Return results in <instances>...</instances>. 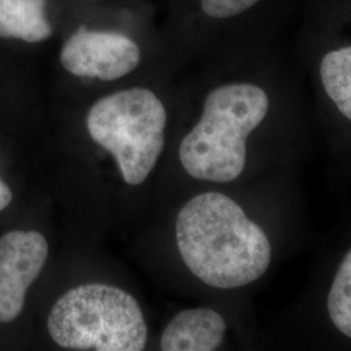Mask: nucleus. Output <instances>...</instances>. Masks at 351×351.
Listing matches in <instances>:
<instances>
[{
    "mask_svg": "<svg viewBox=\"0 0 351 351\" xmlns=\"http://www.w3.org/2000/svg\"><path fill=\"white\" fill-rule=\"evenodd\" d=\"M176 239L189 271L213 288L246 287L263 276L272 259L263 229L221 193H203L181 208Z\"/></svg>",
    "mask_w": 351,
    "mask_h": 351,
    "instance_id": "1",
    "label": "nucleus"
},
{
    "mask_svg": "<svg viewBox=\"0 0 351 351\" xmlns=\"http://www.w3.org/2000/svg\"><path fill=\"white\" fill-rule=\"evenodd\" d=\"M268 110V95L256 85L230 84L213 90L199 121L180 145L184 169L203 181L237 180L246 165L247 137Z\"/></svg>",
    "mask_w": 351,
    "mask_h": 351,
    "instance_id": "2",
    "label": "nucleus"
},
{
    "mask_svg": "<svg viewBox=\"0 0 351 351\" xmlns=\"http://www.w3.org/2000/svg\"><path fill=\"white\" fill-rule=\"evenodd\" d=\"M47 328L52 339L69 350L139 351L147 342L138 302L106 284L66 291L51 308Z\"/></svg>",
    "mask_w": 351,
    "mask_h": 351,
    "instance_id": "3",
    "label": "nucleus"
},
{
    "mask_svg": "<svg viewBox=\"0 0 351 351\" xmlns=\"http://www.w3.org/2000/svg\"><path fill=\"white\" fill-rule=\"evenodd\" d=\"M167 112L147 88H133L97 101L88 111V134L112 154L126 184H142L164 146Z\"/></svg>",
    "mask_w": 351,
    "mask_h": 351,
    "instance_id": "4",
    "label": "nucleus"
},
{
    "mask_svg": "<svg viewBox=\"0 0 351 351\" xmlns=\"http://www.w3.org/2000/svg\"><path fill=\"white\" fill-rule=\"evenodd\" d=\"M141 51L134 40L120 33L80 29L60 53L65 71L78 77L113 81L138 66Z\"/></svg>",
    "mask_w": 351,
    "mask_h": 351,
    "instance_id": "5",
    "label": "nucleus"
},
{
    "mask_svg": "<svg viewBox=\"0 0 351 351\" xmlns=\"http://www.w3.org/2000/svg\"><path fill=\"white\" fill-rule=\"evenodd\" d=\"M49 256V243L36 230H13L0 239V323L21 314L26 293Z\"/></svg>",
    "mask_w": 351,
    "mask_h": 351,
    "instance_id": "6",
    "label": "nucleus"
},
{
    "mask_svg": "<svg viewBox=\"0 0 351 351\" xmlns=\"http://www.w3.org/2000/svg\"><path fill=\"white\" fill-rule=\"evenodd\" d=\"M224 317L211 308L181 311L165 326L160 339L164 351H213L224 341Z\"/></svg>",
    "mask_w": 351,
    "mask_h": 351,
    "instance_id": "7",
    "label": "nucleus"
},
{
    "mask_svg": "<svg viewBox=\"0 0 351 351\" xmlns=\"http://www.w3.org/2000/svg\"><path fill=\"white\" fill-rule=\"evenodd\" d=\"M47 0H0V37L37 43L51 37Z\"/></svg>",
    "mask_w": 351,
    "mask_h": 351,
    "instance_id": "8",
    "label": "nucleus"
},
{
    "mask_svg": "<svg viewBox=\"0 0 351 351\" xmlns=\"http://www.w3.org/2000/svg\"><path fill=\"white\" fill-rule=\"evenodd\" d=\"M320 78L326 95L351 120V46L326 53L320 64Z\"/></svg>",
    "mask_w": 351,
    "mask_h": 351,
    "instance_id": "9",
    "label": "nucleus"
},
{
    "mask_svg": "<svg viewBox=\"0 0 351 351\" xmlns=\"http://www.w3.org/2000/svg\"><path fill=\"white\" fill-rule=\"evenodd\" d=\"M326 308L333 326L351 339V250L343 256L332 281Z\"/></svg>",
    "mask_w": 351,
    "mask_h": 351,
    "instance_id": "10",
    "label": "nucleus"
},
{
    "mask_svg": "<svg viewBox=\"0 0 351 351\" xmlns=\"http://www.w3.org/2000/svg\"><path fill=\"white\" fill-rule=\"evenodd\" d=\"M261 0H202V10L213 19H226L247 11Z\"/></svg>",
    "mask_w": 351,
    "mask_h": 351,
    "instance_id": "11",
    "label": "nucleus"
},
{
    "mask_svg": "<svg viewBox=\"0 0 351 351\" xmlns=\"http://www.w3.org/2000/svg\"><path fill=\"white\" fill-rule=\"evenodd\" d=\"M12 202V191L5 182L0 180V211L5 210Z\"/></svg>",
    "mask_w": 351,
    "mask_h": 351,
    "instance_id": "12",
    "label": "nucleus"
}]
</instances>
